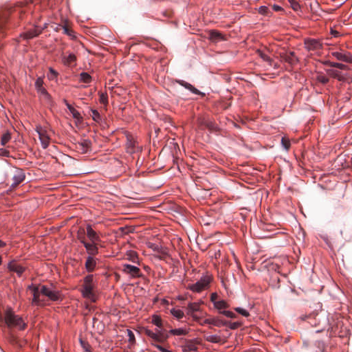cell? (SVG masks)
<instances>
[{
    "label": "cell",
    "instance_id": "cell-1",
    "mask_svg": "<svg viewBox=\"0 0 352 352\" xmlns=\"http://www.w3.org/2000/svg\"><path fill=\"white\" fill-rule=\"evenodd\" d=\"M82 294L85 299H90L93 302L96 300V294L94 290V276L90 275L84 279L83 286L82 289Z\"/></svg>",
    "mask_w": 352,
    "mask_h": 352
},
{
    "label": "cell",
    "instance_id": "cell-2",
    "mask_svg": "<svg viewBox=\"0 0 352 352\" xmlns=\"http://www.w3.org/2000/svg\"><path fill=\"white\" fill-rule=\"evenodd\" d=\"M5 321H6V324L11 327H20V329H24L26 326L22 319L16 316V314H14L12 309H8L6 310Z\"/></svg>",
    "mask_w": 352,
    "mask_h": 352
},
{
    "label": "cell",
    "instance_id": "cell-3",
    "mask_svg": "<svg viewBox=\"0 0 352 352\" xmlns=\"http://www.w3.org/2000/svg\"><path fill=\"white\" fill-rule=\"evenodd\" d=\"M212 281V277L211 276L209 275L204 276V277L200 278L197 283H195V284L190 285L189 288V290H190L193 292L197 293L202 292L203 291L207 290L208 288L210 287Z\"/></svg>",
    "mask_w": 352,
    "mask_h": 352
},
{
    "label": "cell",
    "instance_id": "cell-4",
    "mask_svg": "<svg viewBox=\"0 0 352 352\" xmlns=\"http://www.w3.org/2000/svg\"><path fill=\"white\" fill-rule=\"evenodd\" d=\"M78 237H79V240L84 244V246L86 248V250L87 253L91 256H96L99 254V248L96 246V244L92 243V242H88L85 239V235L84 231L82 229H80L79 231V234H78Z\"/></svg>",
    "mask_w": 352,
    "mask_h": 352
},
{
    "label": "cell",
    "instance_id": "cell-5",
    "mask_svg": "<svg viewBox=\"0 0 352 352\" xmlns=\"http://www.w3.org/2000/svg\"><path fill=\"white\" fill-rule=\"evenodd\" d=\"M304 44L305 48L308 50L315 51L318 50H321L322 48V43L319 39L312 38H306L304 41Z\"/></svg>",
    "mask_w": 352,
    "mask_h": 352
},
{
    "label": "cell",
    "instance_id": "cell-6",
    "mask_svg": "<svg viewBox=\"0 0 352 352\" xmlns=\"http://www.w3.org/2000/svg\"><path fill=\"white\" fill-rule=\"evenodd\" d=\"M145 333L149 337H150L153 340L158 342H165L168 338V336L164 332L161 331H158L156 332H151V330L146 329V328H142Z\"/></svg>",
    "mask_w": 352,
    "mask_h": 352
},
{
    "label": "cell",
    "instance_id": "cell-7",
    "mask_svg": "<svg viewBox=\"0 0 352 352\" xmlns=\"http://www.w3.org/2000/svg\"><path fill=\"white\" fill-rule=\"evenodd\" d=\"M36 131L39 134V138L42 147L43 149H47L50 145V138L48 136L47 131L44 129L41 128V127H36Z\"/></svg>",
    "mask_w": 352,
    "mask_h": 352
},
{
    "label": "cell",
    "instance_id": "cell-8",
    "mask_svg": "<svg viewBox=\"0 0 352 352\" xmlns=\"http://www.w3.org/2000/svg\"><path fill=\"white\" fill-rule=\"evenodd\" d=\"M25 178H26L25 173L21 171L17 172L13 178V183H12L11 187H10L8 189V192L13 191V190L15 189L17 187H18L19 184H21V183L25 180Z\"/></svg>",
    "mask_w": 352,
    "mask_h": 352
},
{
    "label": "cell",
    "instance_id": "cell-9",
    "mask_svg": "<svg viewBox=\"0 0 352 352\" xmlns=\"http://www.w3.org/2000/svg\"><path fill=\"white\" fill-rule=\"evenodd\" d=\"M8 269L11 271V272H15L17 275L19 276V277L23 275V273L25 272L26 270V268L25 267L19 265V264L15 261H10L8 265Z\"/></svg>",
    "mask_w": 352,
    "mask_h": 352
},
{
    "label": "cell",
    "instance_id": "cell-10",
    "mask_svg": "<svg viewBox=\"0 0 352 352\" xmlns=\"http://www.w3.org/2000/svg\"><path fill=\"white\" fill-rule=\"evenodd\" d=\"M41 294L46 296V297H48L50 300H53V301H57V300L60 299V295L58 292L50 289V288H46L45 286L41 288Z\"/></svg>",
    "mask_w": 352,
    "mask_h": 352
},
{
    "label": "cell",
    "instance_id": "cell-11",
    "mask_svg": "<svg viewBox=\"0 0 352 352\" xmlns=\"http://www.w3.org/2000/svg\"><path fill=\"white\" fill-rule=\"evenodd\" d=\"M176 82L178 83V84H180V85H182V87H184L186 89L189 90L190 92H192L193 94H195L196 95H199V96H205V94L204 93L202 92L201 91H200L199 90H197V88H195L194 86H193L192 85H190L189 83L184 81V80H176Z\"/></svg>",
    "mask_w": 352,
    "mask_h": 352
},
{
    "label": "cell",
    "instance_id": "cell-12",
    "mask_svg": "<svg viewBox=\"0 0 352 352\" xmlns=\"http://www.w3.org/2000/svg\"><path fill=\"white\" fill-rule=\"evenodd\" d=\"M209 39L212 42H217L220 41L226 40V36L223 33L217 30H211L209 32Z\"/></svg>",
    "mask_w": 352,
    "mask_h": 352
},
{
    "label": "cell",
    "instance_id": "cell-13",
    "mask_svg": "<svg viewBox=\"0 0 352 352\" xmlns=\"http://www.w3.org/2000/svg\"><path fill=\"white\" fill-rule=\"evenodd\" d=\"M124 271L129 273V275H131L134 277H140L141 276L140 270V268L138 267H136L134 266L129 265V264H126L124 266Z\"/></svg>",
    "mask_w": 352,
    "mask_h": 352
},
{
    "label": "cell",
    "instance_id": "cell-14",
    "mask_svg": "<svg viewBox=\"0 0 352 352\" xmlns=\"http://www.w3.org/2000/svg\"><path fill=\"white\" fill-rule=\"evenodd\" d=\"M87 237H88V239H90V240H91L92 243H98V242H99L100 241V237L99 236V234H97V233L96 231H94V229L92 228V227L91 226H87Z\"/></svg>",
    "mask_w": 352,
    "mask_h": 352
},
{
    "label": "cell",
    "instance_id": "cell-15",
    "mask_svg": "<svg viewBox=\"0 0 352 352\" xmlns=\"http://www.w3.org/2000/svg\"><path fill=\"white\" fill-rule=\"evenodd\" d=\"M333 57H335L339 61L343 62H347L348 63H351L352 62V58L351 55H348V54H345L343 52H335L332 53Z\"/></svg>",
    "mask_w": 352,
    "mask_h": 352
},
{
    "label": "cell",
    "instance_id": "cell-16",
    "mask_svg": "<svg viewBox=\"0 0 352 352\" xmlns=\"http://www.w3.org/2000/svg\"><path fill=\"white\" fill-rule=\"evenodd\" d=\"M35 87H36V89L37 91L41 93V94L43 95L44 96H46L49 98L50 96H49V94L47 92V90L45 89V87H43V78L41 77H39L36 80V83H35Z\"/></svg>",
    "mask_w": 352,
    "mask_h": 352
},
{
    "label": "cell",
    "instance_id": "cell-17",
    "mask_svg": "<svg viewBox=\"0 0 352 352\" xmlns=\"http://www.w3.org/2000/svg\"><path fill=\"white\" fill-rule=\"evenodd\" d=\"M327 74H328L330 77L333 78L334 79H336L340 81H346L347 79L345 77V76L343 75L342 73L338 72V71L334 70H327Z\"/></svg>",
    "mask_w": 352,
    "mask_h": 352
},
{
    "label": "cell",
    "instance_id": "cell-18",
    "mask_svg": "<svg viewBox=\"0 0 352 352\" xmlns=\"http://www.w3.org/2000/svg\"><path fill=\"white\" fill-rule=\"evenodd\" d=\"M65 104H66V106L68 107V109L70 110V113L72 114L73 118L76 120V121H77L78 123H81L83 122V118H82L81 115H80L79 112H78L77 110L72 105L68 103L67 102H65Z\"/></svg>",
    "mask_w": 352,
    "mask_h": 352
},
{
    "label": "cell",
    "instance_id": "cell-19",
    "mask_svg": "<svg viewBox=\"0 0 352 352\" xmlns=\"http://www.w3.org/2000/svg\"><path fill=\"white\" fill-rule=\"evenodd\" d=\"M96 267V261L93 256H89L85 262V268L88 272H93Z\"/></svg>",
    "mask_w": 352,
    "mask_h": 352
},
{
    "label": "cell",
    "instance_id": "cell-20",
    "mask_svg": "<svg viewBox=\"0 0 352 352\" xmlns=\"http://www.w3.org/2000/svg\"><path fill=\"white\" fill-rule=\"evenodd\" d=\"M42 30L43 29H40L39 28H33L31 29L30 30L26 32V33H24L23 35H22V36H23L24 39H30L35 37V36H36L38 35H39L41 32H42Z\"/></svg>",
    "mask_w": 352,
    "mask_h": 352
},
{
    "label": "cell",
    "instance_id": "cell-21",
    "mask_svg": "<svg viewBox=\"0 0 352 352\" xmlns=\"http://www.w3.org/2000/svg\"><path fill=\"white\" fill-rule=\"evenodd\" d=\"M200 343V342H197V340H192L188 342V344L183 346V351H196L197 347L195 344Z\"/></svg>",
    "mask_w": 352,
    "mask_h": 352
},
{
    "label": "cell",
    "instance_id": "cell-22",
    "mask_svg": "<svg viewBox=\"0 0 352 352\" xmlns=\"http://www.w3.org/2000/svg\"><path fill=\"white\" fill-rule=\"evenodd\" d=\"M322 63H323L324 65H326L327 66H330V67H332V68H337V69H339V70H349V67H347V66L344 65V64H342V63L332 62V61H324V62H322Z\"/></svg>",
    "mask_w": 352,
    "mask_h": 352
},
{
    "label": "cell",
    "instance_id": "cell-23",
    "mask_svg": "<svg viewBox=\"0 0 352 352\" xmlns=\"http://www.w3.org/2000/svg\"><path fill=\"white\" fill-rule=\"evenodd\" d=\"M127 256L128 259L136 264H140V259H139L138 254L134 250H129L127 253Z\"/></svg>",
    "mask_w": 352,
    "mask_h": 352
},
{
    "label": "cell",
    "instance_id": "cell-24",
    "mask_svg": "<svg viewBox=\"0 0 352 352\" xmlns=\"http://www.w3.org/2000/svg\"><path fill=\"white\" fill-rule=\"evenodd\" d=\"M205 323L206 324H209V325H216V326H220V325H226V322H224L223 321H222V320H219V319H207L206 321H204Z\"/></svg>",
    "mask_w": 352,
    "mask_h": 352
},
{
    "label": "cell",
    "instance_id": "cell-25",
    "mask_svg": "<svg viewBox=\"0 0 352 352\" xmlns=\"http://www.w3.org/2000/svg\"><path fill=\"white\" fill-rule=\"evenodd\" d=\"M169 332L171 334L174 335V336H185V335L189 334V331H188L187 329H184V328H178V329H171Z\"/></svg>",
    "mask_w": 352,
    "mask_h": 352
},
{
    "label": "cell",
    "instance_id": "cell-26",
    "mask_svg": "<svg viewBox=\"0 0 352 352\" xmlns=\"http://www.w3.org/2000/svg\"><path fill=\"white\" fill-rule=\"evenodd\" d=\"M152 323L154 325H156L157 327L160 329H162V327H163V322H162V318L160 317V316H159V315L157 314H155L153 315L152 316Z\"/></svg>",
    "mask_w": 352,
    "mask_h": 352
},
{
    "label": "cell",
    "instance_id": "cell-27",
    "mask_svg": "<svg viewBox=\"0 0 352 352\" xmlns=\"http://www.w3.org/2000/svg\"><path fill=\"white\" fill-rule=\"evenodd\" d=\"M171 314L173 315V316L175 317L176 319H182V318H184V312H183L182 310H179V309L173 308V309L171 310Z\"/></svg>",
    "mask_w": 352,
    "mask_h": 352
},
{
    "label": "cell",
    "instance_id": "cell-28",
    "mask_svg": "<svg viewBox=\"0 0 352 352\" xmlns=\"http://www.w3.org/2000/svg\"><path fill=\"white\" fill-rule=\"evenodd\" d=\"M214 306L217 310H224L228 308L229 307V305L228 304V303L225 301V300H220V301L215 303Z\"/></svg>",
    "mask_w": 352,
    "mask_h": 352
},
{
    "label": "cell",
    "instance_id": "cell-29",
    "mask_svg": "<svg viewBox=\"0 0 352 352\" xmlns=\"http://www.w3.org/2000/svg\"><path fill=\"white\" fill-rule=\"evenodd\" d=\"M80 79H81V81L85 83H90L92 81V78L91 75H90L88 73L84 72L80 74Z\"/></svg>",
    "mask_w": 352,
    "mask_h": 352
},
{
    "label": "cell",
    "instance_id": "cell-30",
    "mask_svg": "<svg viewBox=\"0 0 352 352\" xmlns=\"http://www.w3.org/2000/svg\"><path fill=\"white\" fill-rule=\"evenodd\" d=\"M11 134L9 133V132H6V133H5L3 136H2V138H1V144L2 146H4L7 144L9 142V140H11Z\"/></svg>",
    "mask_w": 352,
    "mask_h": 352
},
{
    "label": "cell",
    "instance_id": "cell-31",
    "mask_svg": "<svg viewBox=\"0 0 352 352\" xmlns=\"http://www.w3.org/2000/svg\"><path fill=\"white\" fill-rule=\"evenodd\" d=\"M201 305H202L201 303H191L189 304L188 307H189V309L190 311L196 312L200 310Z\"/></svg>",
    "mask_w": 352,
    "mask_h": 352
},
{
    "label": "cell",
    "instance_id": "cell-32",
    "mask_svg": "<svg viewBox=\"0 0 352 352\" xmlns=\"http://www.w3.org/2000/svg\"><path fill=\"white\" fill-rule=\"evenodd\" d=\"M257 53L259 54V57L263 58L264 61H266L269 62V63H272V59L270 57H268V56L266 55V54L264 53L262 51L260 50H257Z\"/></svg>",
    "mask_w": 352,
    "mask_h": 352
},
{
    "label": "cell",
    "instance_id": "cell-33",
    "mask_svg": "<svg viewBox=\"0 0 352 352\" xmlns=\"http://www.w3.org/2000/svg\"><path fill=\"white\" fill-rule=\"evenodd\" d=\"M281 143H282V145L283 146V147H284L285 149L288 150L290 148L291 143H290V140H289V138H288V137H283V138H282V140H281Z\"/></svg>",
    "mask_w": 352,
    "mask_h": 352
},
{
    "label": "cell",
    "instance_id": "cell-34",
    "mask_svg": "<svg viewBox=\"0 0 352 352\" xmlns=\"http://www.w3.org/2000/svg\"><path fill=\"white\" fill-rule=\"evenodd\" d=\"M58 72L55 70H54L53 68H50V69H49V72H48L49 79L50 80L55 79L58 77Z\"/></svg>",
    "mask_w": 352,
    "mask_h": 352
},
{
    "label": "cell",
    "instance_id": "cell-35",
    "mask_svg": "<svg viewBox=\"0 0 352 352\" xmlns=\"http://www.w3.org/2000/svg\"><path fill=\"white\" fill-rule=\"evenodd\" d=\"M206 340L209 342H210V343H219L220 341H221V338H220V337L217 336H210L209 337H207Z\"/></svg>",
    "mask_w": 352,
    "mask_h": 352
},
{
    "label": "cell",
    "instance_id": "cell-36",
    "mask_svg": "<svg viewBox=\"0 0 352 352\" xmlns=\"http://www.w3.org/2000/svg\"><path fill=\"white\" fill-rule=\"evenodd\" d=\"M76 61H77V57L74 55H73V54H71L68 57L66 58L65 59V61L66 63L68 65H70V64H72L73 63H74Z\"/></svg>",
    "mask_w": 352,
    "mask_h": 352
},
{
    "label": "cell",
    "instance_id": "cell-37",
    "mask_svg": "<svg viewBox=\"0 0 352 352\" xmlns=\"http://www.w3.org/2000/svg\"><path fill=\"white\" fill-rule=\"evenodd\" d=\"M289 3L290 4V6L295 11H300V6L299 2L296 1H289Z\"/></svg>",
    "mask_w": 352,
    "mask_h": 352
},
{
    "label": "cell",
    "instance_id": "cell-38",
    "mask_svg": "<svg viewBox=\"0 0 352 352\" xmlns=\"http://www.w3.org/2000/svg\"><path fill=\"white\" fill-rule=\"evenodd\" d=\"M79 341H80V345L82 346V347L84 349V350L85 351H87V352H92L91 349H90V347L89 345H88V344L87 343V342L84 341L83 340H82L81 338H80Z\"/></svg>",
    "mask_w": 352,
    "mask_h": 352
},
{
    "label": "cell",
    "instance_id": "cell-39",
    "mask_svg": "<svg viewBox=\"0 0 352 352\" xmlns=\"http://www.w3.org/2000/svg\"><path fill=\"white\" fill-rule=\"evenodd\" d=\"M100 102H101L102 105H104L105 106L107 105V103H108V98H107L106 94L102 93V94H101V96H100Z\"/></svg>",
    "mask_w": 352,
    "mask_h": 352
},
{
    "label": "cell",
    "instance_id": "cell-40",
    "mask_svg": "<svg viewBox=\"0 0 352 352\" xmlns=\"http://www.w3.org/2000/svg\"><path fill=\"white\" fill-rule=\"evenodd\" d=\"M120 231L122 232V233L123 234H129V233H133L134 231V228H133V227H130V226L124 227V228H121V229H120Z\"/></svg>",
    "mask_w": 352,
    "mask_h": 352
},
{
    "label": "cell",
    "instance_id": "cell-41",
    "mask_svg": "<svg viewBox=\"0 0 352 352\" xmlns=\"http://www.w3.org/2000/svg\"><path fill=\"white\" fill-rule=\"evenodd\" d=\"M127 137L128 140V148H129V149H134L135 148V143H131V141L134 140L133 137H132L130 134L127 136Z\"/></svg>",
    "mask_w": 352,
    "mask_h": 352
},
{
    "label": "cell",
    "instance_id": "cell-42",
    "mask_svg": "<svg viewBox=\"0 0 352 352\" xmlns=\"http://www.w3.org/2000/svg\"><path fill=\"white\" fill-rule=\"evenodd\" d=\"M235 311L237 312H238L239 314H241V315H242V316H249L248 312H247L246 310L243 309V308H241V307L235 308Z\"/></svg>",
    "mask_w": 352,
    "mask_h": 352
},
{
    "label": "cell",
    "instance_id": "cell-43",
    "mask_svg": "<svg viewBox=\"0 0 352 352\" xmlns=\"http://www.w3.org/2000/svg\"><path fill=\"white\" fill-rule=\"evenodd\" d=\"M258 12L261 14H263V15H266V14H267L269 13V8H268L267 6H261L260 8L258 9Z\"/></svg>",
    "mask_w": 352,
    "mask_h": 352
},
{
    "label": "cell",
    "instance_id": "cell-44",
    "mask_svg": "<svg viewBox=\"0 0 352 352\" xmlns=\"http://www.w3.org/2000/svg\"><path fill=\"white\" fill-rule=\"evenodd\" d=\"M81 146L82 148L83 149V151L85 152H87V151L90 149V147H91V144L89 141H84L83 143H81Z\"/></svg>",
    "mask_w": 352,
    "mask_h": 352
},
{
    "label": "cell",
    "instance_id": "cell-45",
    "mask_svg": "<svg viewBox=\"0 0 352 352\" xmlns=\"http://www.w3.org/2000/svg\"><path fill=\"white\" fill-rule=\"evenodd\" d=\"M127 333L129 335V343L131 344H134L136 343V338H135V336H134V334L133 332H132L131 330L128 329L127 330Z\"/></svg>",
    "mask_w": 352,
    "mask_h": 352
},
{
    "label": "cell",
    "instance_id": "cell-46",
    "mask_svg": "<svg viewBox=\"0 0 352 352\" xmlns=\"http://www.w3.org/2000/svg\"><path fill=\"white\" fill-rule=\"evenodd\" d=\"M317 80H319L320 83H327L329 82V78L321 75L318 76Z\"/></svg>",
    "mask_w": 352,
    "mask_h": 352
},
{
    "label": "cell",
    "instance_id": "cell-47",
    "mask_svg": "<svg viewBox=\"0 0 352 352\" xmlns=\"http://www.w3.org/2000/svg\"><path fill=\"white\" fill-rule=\"evenodd\" d=\"M221 314L224 315V316H226V317L231 318V319H234V318L236 317V315L231 311H223L221 312Z\"/></svg>",
    "mask_w": 352,
    "mask_h": 352
},
{
    "label": "cell",
    "instance_id": "cell-48",
    "mask_svg": "<svg viewBox=\"0 0 352 352\" xmlns=\"http://www.w3.org/2000/svg\"><path fill=\"white\" fill-rule=\"evenodd\" d=\"M153 345L156 347V348L158 349L159 350H160V352H173L171 351L168 350L167 349H165V347H163L160 346V345H158V344H153Z\"/></svg>",
    "mask_w": 352,
    "mask_h": 352
},
{
    "label": "cell",
    "instance_id": "cell-49",
    "mask_svg": "<svg viewBox=\"0 0 352 352\" xmlns=\"http://www.w3.org/2000/svg\"><path fill=\"white\" fill-rule=\"evenodd\" d=\"M9 151L6 149H0V156H4V157H8L9 156Z\"/></svg>",
    "mask_w": 352,
    "mask_h": 352
},
{
    "label": "cell",
    "instance_id": "cell-50",
    "mask_svg": "<svg viewBox=\"0 0 352 352\" xmlns=\"http://www.w3.org/2000/svg\"><path fill=\"white\" fill-rule=\"evenodd\" d=\"M291 55H292V53H290V55H285V61H288V62H289L290 63L293 62V61H294V59H293V58H291V57H295V56L294 55L291 56Z\"/></svg>",
    "mask_w": 352,
    "mask_h": 352
},
{
    "label": "cell",
    "instance_id": "cell-51",
    "mask_svg": "<svg viewBox=\"0 0 352 352\" xmlns=\"http://www.w3.org/2000/svg\"><path fill=\"white\" fill-rule=\"evenodd\" d=\"M70 28L71 27L68 25V22H65V25L64 26V28H65V30H66V32L68 33V34H70V35H71V28Z\"/></svg>",
    "mask_w": 352,
    "mask_h": 352
},
{
    "label": "cell",
    "instance_id": "cell-52",
    "mask_svg": "<svg viewBox=\"0 0 352 352\" xmlns=\"http://www.w3.org/2000/svg\"><path fill=\"white\" fill-rule=\"evenodd\" d=\"M273 9L275 10V11H284V9H283L282 7H281L279 6H278L277 4H275L273 6Z\"/></svg>",
    "mask_w": 352,
    "mask_h": 352
},
{
    "label": "cell",
    "instance_id": "cell-53",
    "mask_svg": "<svg viewBox=\"0 0 352 352\" xmlns=\"http://www.w3.org/2000/svg\"><path fill=\"white\" fill-rule=\"evenodd\" d=\"M330 33H331L332 35H334V36H337L338 35H340L339 32H338L337 30H334L333 28L331 29V31H330Z\"/></svg>",
    "mask_w": 352,
    "mask_h": 352
},
{
    "label": "cell",
    "instance_id": "cell-54",
    "mask_svg": "<svg viewBox=\"0 0 352 352\" xmlns=\"http://www.w3.org/2000/svg\"><path fill=\"white\" fill-rule=\"evenodd\" d=\"M217 299V293H212V295H211V301H215V300Z\"/></svg>",
    "mask_w": 352,
    "mask_h": 352
},
{
    "label": "cell",
    "instance_id": "cell-55",
    "mask_svg": "<svg viewBox=\"0 0 352 352\" xmlns=\"http://www.w3.org/2000/svg\"><path fill=\"white\" fill-rule=\"evenodd\" d=\"M92 113H93V115L94 116V117H96V118H100V114H99V112H98V111H96V110H92Z\"/></svg>",
    "mask_w": 352,
    "mask_h": 352
},
{
    "label": "cell",
    "instance_id": "cell-56",
    "mask_svg": "<svg viewBox=\"0 0 352 352\" xmlns=\"http://www.w3.org/2000/svg\"><path fill=\"white\" fill-rule=\"evenodd\" d=\"M6 246V244L5 243V242H4L3 241H2V240H0V248H4V247H5Z\"/></svg>",
    "mask_w": 352,
    "mask_h": 352
},
{
    "label": "cell",
    "instance_id": "cell-57",
    "mask_svg": "<svg viewBox=\"0 0 352 352\" xmlns=\"http://www.w3.org/2000/svg\"><path fill=\"white\" fill-rule=\"evenodd\" d=\"M178 299L180 300H184L187 299V298L185 297H182V296H179V297H178Z\"/></svg>",
    "mask_w": 352,
    "mask_h": 352
},
{
    "label": "cell",
    "instance_id": "cell-58",
    "mask_svg": "<svg viewBox=\"0 0 352 352\" xmlns=\"http://www.w3.org/2000/svg\"><path fill=\"white\" fill-rule=\"evenodd\" d=\"M162 304H164V305H168V301L167 300H166V299H162Z\"/></svg>",
    "mask_w": 352,
    "mask_h": 352
},
{
    "label": "cell",
    "instance_id": "cell-59",
    "mask_svg": "<svg viewBox=\"0 0 352 352\" xmlns=\"http://www.w3.org/2000/svg\"><path fill=\"white\" fill-rule=\"evenodd\" d=\"M2 256L0 255V266L2 265Z\"/></svg>",
    "mask_w": 352,
    "mask_h": 352
}]
</instances>
